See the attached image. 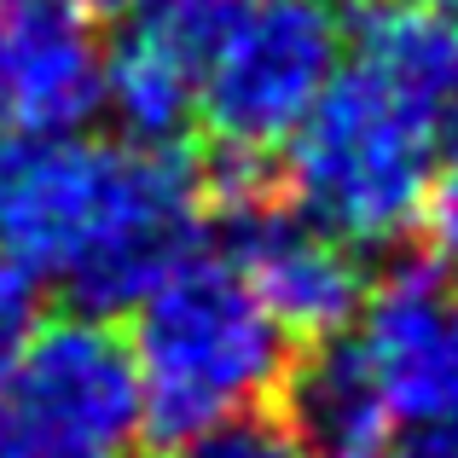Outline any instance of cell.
<instances>
[{
  "mask_svg": "<svg viewBox=\"0 0 458 458\" xmlns=\"http://www.w3.org/2000/svg\"><path fill=\"white\" fill-rule=\"evenodd\" d=\"M203 191L180 146L12 134L0 146V256L93 319L128 313L198 256Z\"/></svg>",
  "mask_w": 458,
  "mask_h": 458,
  "instance_id": "obj_1",
  "label": "cell"
},
{
  "mask_svg": "<svg viewBox=\"0 0 458 458\" xmlns=\"http://www.w3.org/2000/svg\"><path fill=\"white\" fill-rule=\"evenodd\" d=\"M140 377V429L180 453L226 418L261 412L291 366V336L261 313L226 261L191 256L134 302L128 331Z\"/></svg>",
  "mask_w": 458,
  "mask_h": 458,
  "instance_id": "obj_2",
  "label": "cell"
},
{
  "mask_svg": "<svg viewBox=\"0 0 458 458\" xmlns=\"http://www.w3.org/2000/svg\"><path fill=\"white\" fill-rule=\"evenodd\" d=\"M436 151V116L406 105L371 70L348 64L284 140L279 186L296 215L343 244L389 250L418 226Z\"/></svg>",
  "mask_w": 458,
  "mask_h": 458,
  "instance_id": "obj_3",
  "label": "cell"
},
{
  "mask_svg": "<svg viewBox=\"0 0 458 458\" xmlns=\"http://www.w3.org/2000/svg\"><path fill=\"white\" fill-rule=\"evenodd\" d=\"M140 436L128 336L93 313L35 325L0 383V458H116Z\"/></svg>",
  "mask_w": 458,
  "mask_h": 458,
  "instance_id": "obj_4",
  "label": "cell"
},
{
  "mask_svg": "<svg viewBox=\"0 0 458 458\" xmlns=\"http://www.w3.org/2000/svg\"><path fill=\"white\" fill-rule=\"evenodd\" d=\"M343 70V23L325 0H256L198 81V123L215 146L267 151L302 128Z\"/></svg>",
  "mask_w": 458,
  "mask_h": 458,
  "instance_id": "obj_5",
  "label": "cell"
},
{
  "mask_svg": "<svg viewBox=\"0 0 458 458\" xmlns=\"http://www.w3.org/2000/svg\"><path fill=\"white\" fill-rule=\"evenodd\" d=\"M226 238H233L226 267L244 279V291L256 296L261 313L284 336L331 343V336L354 331L360 308L371 296L366 250L313 226L284 198L256 203L244 215H226Z\"/></svg>",
  "mask_w": 458,
  "mask_h": 458,
  "instance_id": "obj_6",
  "label": "cell"
},
{
  "mask_svg": "<svg viewBox=\"0 0 458 458\" xmlns=\"http://www.w3.org/2000/svg\"><path fill=\"white\" fill-rule=\"evenodd\" d=\"M348 336L389 418H458V284L441 267L401 261L371 284Z\"/></svg>",
  "mask_w": 458,
  "mask_h": 458,
  "instance_id": "obj_7",
  "label": "cell"
},
{
  "mask_svg": "<svg viewBox=\"0 0 458 458\" xmlns=\"http://www.w3.org/2000/svg\"><path fill=\"white\" fill-rule=\"evenodd\" d=\"M105 41L76 0H0V123L81 134L99 116Z\"/></svg>",
  "mask_w": 458,
  "mask_h": 458,
  "instance_id": "obj_8",
  "label": "cell"
},
{
  "mask_svg": "<svg viewBox=\"0 0 458 458\" xmlns=\"http://www.w3.org/2000/svg\"><path fill=\"white\" fill-rule=\"evenodd\" d=\"M273 401L284 406L279 418L291 424V436L319 453H371L383 424H389L348 331L331 336V343H308L302 360L291 354Z\"/></svg>",
  "mask_w": 458,
  "mask_h": 458,
  "instance_id": "obj_9",
  "label": "cell"
},
{
  "mask_svg": "<svg viewBox=\"0 0 458 458\" xmlns=\"http://www.w3.org/2000/svg\"><path fill=\"white\" fill-rule=\"evenodd\" d=\"M99 111L116 116L128 146H180L198 123V70L128 18V35L105 47Z\"/></svg>",
  "mask_w": 458,
  "mask_h": 458,
  "instance_id": "obj_10",
  "label": "cell"
},
{
  "mask_svg": "<svg viewBox=\"0 0 458 458\" xmlns=\"http://www.w3.org/2000/svg\"><path fill=\"white\" fill-rule=\"evenodd\" d=\"M354 64L371 70L377 81H389L406 105H418V111L436 116V123L458 99V35L436 12H418V6H406V0L360 12Z\"/></svg>",
  "mask_w": 458,
  "mask_h": 458,
  "instance_id": "obj_11",
  "label": "cell"
},
{
  "mask_svg": "<svg viewBox=\"0 0 458 458\" xmlns=\"http://www.w3.org/2000/svg\"><path fill=\"white\" fill-rule=\"evenodd\" d=\"M250 6H256V0H151L134 23L146 35H157V41H163L180 64L198 70V81H203L209 58L221 53V41L250 18Z\"/></svg>",
  "mask_w": 458,
  "mask_h": 458,
  "instance_id": "obj_12",
  "label": "cell"
},
{
  "mask_svg": "<svg viewBox=\"0 0 458 458\" xmlns=\"http://www.w3.org/2000/svg\"><path fill=\"white\" fill-rule=\"evenodd\" d=\"M186 458H308V447L291 436V424L273 412H244L226 424L203 429L191 447H180Z\"/></svg>",
  "mask_w": 458,
  "mask_h": 458,
  "instance_id": "obj_13",
  "label": "cell"
},
{
  "mask_svg": "<svg viewBox=\"0 0 458 458\" xmlns=\"http://www.w3.org/2000/svg\"><path fill=\"white\" fill-rule=\"evenodd\" d=\"M35 325H41V279L0 256V383H6L12 360L23 354V343L35 336Z\"/></svg>",
  "mask_w": 458,
  "mask_h": 458,
  "instance_id": "obj_14",
  "label": "cell"
},
{
  "mask_svg": "<svg viewBox=\"0 0 458 458\" xmlns=\"http://www.w3.org/2000/svg\"><path fill=\"white\" fill-rule=\"evenodd\" d=\"M418 226H424V238H429V267H441L458 284V151H447V168L429 174Z\"/></svg>",
  "mask_w": 458,
  "mask_h": 458,
  "instance_id": "obj_15",
  "label": "cell"
},
{
  "mask_svg": "<svg viewBox=\"0 0 458 458\" xmlns=\"http://www.w3.org/2000/svg\"><path fill=\"white\" fill-rule=\"evenodd\" d=\"M389 458H458V418H429V424H406L401 447Z\"/></svg>",
  "mask_w": 458,
  "mask_h": 458,
  "instance_id": "obj_16",
  "label": "cell"
},
{
  "mask_svg": "<svg viewBox=\"0 0 458 458\" xmlns=\"http://www.w3.org/2000/svg\"><path fill=\"white\" fill-rule=\"evenodd\" d=\"M88 18H140V12L151 6V0H76Z\"/></svg>",
  "mask_w": 458,
  "mask_h": 458,
  "instance_id": "obj_17",
  "label": "cell"
},
{
  "mask_svg": "<svg viewBox=\"0 0 458 458\" xmlns=\"http://www.w3.org/2000/svg\"><path fill=\"white\" fill-rule=\"evenodd\" d=\"M436 146H447V151H458V99L441 111V123H436Z\"/></svg>",
  "mask_w": 458,
  "mask_h": 458,
  "instance_id": "obj_18",
  "label": "cell"
},
{
  "mask_svg": "<svg viewBox=\"0 0 458 458\" xmlns=\"http://www.w3.org/2000/svg\"><path fill=\"white\" fill-rule=\"evenodd\" d=\"M325 6H348V12H377V6H394V0H325Z\"/></svg>",
  "mask_w": 458,
  "mask_h": 458,
  "instance_id": "obj_19",
  "label": "cell"
},
{
  "mask_svg": "<svg viewBox=\"0 0 458 458\" xmlns=\"http://www.w3.org/2000/svg\"><path fill=\"white\" fill-rule=\"evenodd\" d=\"M429 12H436V18H441V23H447V30L458 35V0H436V6H429Z\"/></svg>",
  "mask_w": 458,
  "mask_h": 458,
  "instance_id": "obj_20",
  "label": "cell"
},
{
  "mask_svg": "<svg viewBox=\"0 0 458 458\" xmlns=\"http://www.w3.org/2000/svg\"><path fill=\"white\" fill-rule=\"evenodd\" d=\"M325 458H377V447H371V453H325Z\"/></svg>",
  "mask_w": 458,
  "mask_h": 458,
  "instance_id": "obj_21",
  "label": "cell"
}]
</instances>
